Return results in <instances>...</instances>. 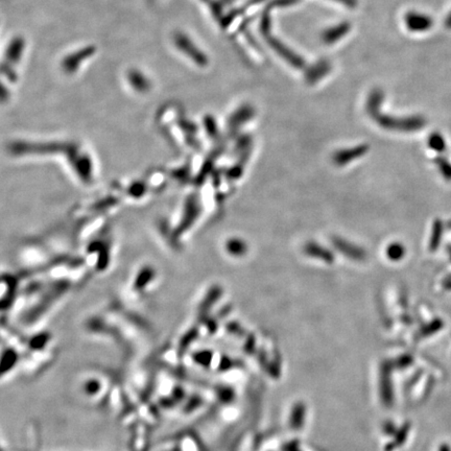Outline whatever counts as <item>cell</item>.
I'll return each instance as SVG.
<instances>
[{
    "label": "cell",
    "instance_id": "cell-1",
    "mask_svg": "<svg viewBox=\"0 0 451 451\" xmlns=\"http://www.w3.org/2000/svg\"><path fill=\"white\" fill-rule=\"evenodd\" d=\"M384 100V92L380 89H374L367 100V109L372 116L381 124V126L396 131L414 132L421 130L425 124V119L421 116L403 117V118H394V117L385 116L380 113L379 107Z\"/></svg>",
    "mask_w": 451,
    "mask_h": 451
},
{
    "label": "cell",
    "instance_id": "cell-2",
    "mask_svg": "<svg viewBox=\"0 0 451 451\" xmlns=\"http://www.w3.org/2000/svg\"><path fill=\"white\" fill-rule=\"evenodd\" d=\"M404 24L412 33H425L433 29L434 19L427 14L409 11L404 15Z\"/></svg>",
    "mask_w": 451,
    "mask_h": 451
},
{
    "label": "cell",
    "instance_id": "cell-3",
    "mask_svg": "<svg viewBox=\"0 0 451 451\" xmlns=\"http://www.w3.org/2000/svg\"><path fill=\"white\" fill-rule=\"evenodd\" d=\"M175 43L180 50L185 52L189 58H191V60L196 62L197 64L200 66L207 65L208 59L206 54L200 51L199 48L194 45L192 41L188 37H186L185 34H182L180 33H177L175 36Z\"/></svg>",
    "mask_w": 451,
    "mask_h": 451
},
{
    "label": "cell",
    "instance_id": "cell-4",
    "mask_svg": "<svg viewBox=\"0 0 451 451\" xmlns=\"http://www.w3.org/2000/svg\"><path fill=\"white\" fill-rule=\"evenodd\" d=\"M267 40L269 43V45L272 46L273 50L278 52L282 58L285 59L289 64L294 65L296 68H302L305 65V62L302 58H300L299 55L295 53L294 51H291L289 48H287L285 45L282 44L280 41H278L273 37H270L269 34L267 36Z\"/></svg>",
    "mask_w": 451,
    "mask_h": 451
},
{
    "label": "cell",
    "instance_id": "cell-5",
    "mask_svg": "<svg viewBox=\"0 0 451 451\" xmlns=\"http://www.w3.org/2000/svg\"><path fill=\"white\" fill-rule=\"evenodd\" d=\"M351 30V26L348 22L339 23L336 26H333L325 31L322 34V40L326 44H333L336 41L344 38L347 33Z\"/></svg>",
    "mask_w": 451,
    "mask_h": 451
},
{
    "label": "cell",
    "instance_id": "cell-6",
    "mask_svg": "<svg viewBox=\"0 0 451 451\" xmlns=\"http://www.w3.org/2000/svg\"><path fill=\"white\" fill-rule=\"evenodd\" d=\"M330 70V64L327 61H321L312 66L306 72V80L310 84H314L317 81L321 80L325 74Z\"/></svg>",
    "mask_w": 451,
    "mask_h": 451
},
{
    "label": "cell",
    "instance_id": "cell-7",
    "mask_svg": "<svg viewBox=\"0 0 451 451\" xmlns=\"http://www.w3.org/2000/svg\"><path fill=\"white\" fill-rule=\"evenodd\" d=\"M129 81L131 85L138 91H145L150 88L148 79L139 71H131L129 74Z\"/></svg>",
    "mask_w": 451,
    "mask_h": 451
},
{
    "label": "cell",
    "instance_id": "cell-8",
    "mask_svg": "<svg viewBox=\"0 0 451 451\" xmlns=\"http://www.w3.org/2000/svg\"><path fill=\"white\" fill-rule=\"evenodd\" d=\"M429 148L436 151H444L446 148V143L444 137L440 133H433L428 138Z\"/></svg>",
    "mask_w": 451,
    "mask_h": 451
},
{
    "label": "cell",
    "instance_id": "cell-9",
    "mask_svg": "<svg viewBox=\"0 0 451 451\" xmlns=\"http://www.w3.org/2000/svg\"><path fill=\"white\" fill-rule=\"evenodd\" d=\"M435 163L439 166V169L442 172V175L446 179L451 180V164L446 160H444V158H438V160L435 161Z\"/></svg>",
    "mask_w": 451,
    "mask_h": 451
},
{
    "label": "cell",
    "instance_id": "cell-10",
    "mask_svg": "<svg viewBox=\"0 0 451 451\" xmlns=\"http://www.w3.org/2000/svg\"><path fill=\"white\" fill-rule=\"evenodd\" d=\"M441 233H442V225L438 221V223L434 225V231L433 233L432 240H430V248H432V250L435 249L439 246L440 239H441Z\"/></svg>",
    "mask_w": 451,
    "mask_h": 451
},
{
    "label": "cell",
    "instance_id": "cell-11",
    "mask_svg": "<svg viewBox=\"0 0 451 451\" xmlns=\"http://www.w3.org/2000/svg\"><path fill=\"white\" fill-rule=\"evenodd\" d=\"M390 253H391V257L393 259H398V258L402 257V256L404 255V249L402 246L395 245V246H393L391 248Z\"/></svg>",
    "mask_w": 451,
    "mask_h": 451
},
{
    "label": "cell",
    "instance_id": "cell-12",
    "mask_svg": "<svg viewBox=\"0 0 451 451\" xmlns=\"http://www.w3.org/2000/svg\"><path fill=\"white\" fill-rule=\"evenodd\" d=\"M334 1H337L347 6H350V8H353V6L356 5V0H334Z\"/></svg>",
    "mask_w": 451,
    "mask_h": 451
},
{
    "label": "cell",
    "instance_id": "cell-13",
    "mask_svg": "<svg viewBox=\"0 0 451 451\" xmlns=\"http://www.w3.org/2000/svg\"><path fill=\"white\" fill-rule=\"evenodd\" d=\"M445 25L447 29H451V12L448 14L446 19H445Z\"/></svg>",
    "mask_w": 451,
    "mask_h": 451
}]
</instances>
